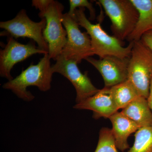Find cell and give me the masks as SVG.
Listing matches in <instances>:
<instances>
[{
	"instance_id": "6da1fadb",
	"label": "cell",
	"mask_w": 152,
	"mask_h": 152,
	"mask_svg": "<svg viewBox=\"0 0 152 152\" xmlns=\"http://www.w3.org/2000/svg\"><path fill=\"white\" fill-rule=\"evenodd\" d=\"M32 6L39 10V16L46 21L43 36L48 45L49 56L56 61L67 41L66 31L63 27L64 6L54 0H33Z\"/></svg>"
},
{
	"instance_id": "7a4b0ae2",
	"label": "cell",
	"mask_w": 152,
	"mask_h": 152,
	"mask_svg": "<svg viewBox=\"0 0 152 152\" xmlns=\"http://www.w3.org/2000/svg\"><path fill=\"white\" fill-rule=\"evenodd\" d=\"M48 54L44 55L37 64H31L16 77L8 81L3 86L5 89L12 91L18 97L26 102L33 100L35 97L27 91L30 86L37 87L46 92L51 86L53 73Z\"/></svg>"
},
{
	"instance_id": "3957f363",
	"label": "cell",
	"mask_w": 152,
	"mask_h": 152,
	"mask_svg": "<svg viewBox=\"0 0 152 152\" xmlns=\"http://www.w3.org/2000/svg\"><path fill=\"white\" fill-rule=\"evenodd\" d=\"M85 12V8H79L75 11V16L79 26L84 28L89 35L94 54L100 58L109 56L129 58L134 42H129L127 47L124 46L122 41L106 32L102 27L101 22L96 24L92 23Z\"/></svg>"
},
{
	"instance_id": "277c9868",
	"label": "cell",
	"mask_w": 152,
	"mask_h": 152,
	"mask_svg": "<svg viewBox=\"0 0 152 152\" xmlns=\"http://www.w3.org/2000/svg\"><path fill=\"white\" fill-rule=\"evenodd\" d=\"M111 21L114 36L121 41L132 33L139 18V12L131 0H99Z\"/></svg>"
},
{
	"instance_id": "5b68a950",
	"label": "cell",
	"mask_w": 152,
	"mask_h": 152,
	"mask_svg": "<svg viewBox=\"0 0 152 152\" xmlns=\"http://www.w3.org/2000/svg\"><path fill=\"white\" fill-rule=\"evenodd\" d=\"M152 79V52L141 41L134 42L128 66V80L140 96L147 99Z\"/></svg>"
},
{
	"instance_id": "8992f818",
	"label": "cell",
	"mask_w": 152,
	"mask_h": 152,
	"mask_svg": "<svg viewBox=\"0 0 152 152\" xmlns=\"http://www.w3.org/2000/svg\"><path fill=\"white\" fill-rule=\"evenodd\" d=\"M62 23L66 31L67 41L60 56L79 64L94 55L90 36L87 32H82L80 29L75 15L64 14Z\"/></svg>"
},
{
	"instance_id": "52a82bcc",
	"label": "cell",
	"mask_w": 152,
	"mask_h": 152,
	"mask_svg": "<svg viewBox=\"0 0 152 152\" xmlns=\"http://www.w3.org/2000/svg\"><path fill=\"white\" fill-rule=\"evenodd\" d=\"M46 26L45 18L41 19L39 22L33 21L28 17L26 11L23 9L14 18L1 22L0 28L4 30L1 32V36H10L15 39L30 38L37 43L39 48L48 52V45L43 36Z\"/></svg>"
},
{
	"instance_id": "ba28073f",
	"label": "cell",
	"mask_w": 152,
	"mask_h": 152,
	"mask_svg": "<svg viewBox=\"0 0 152 152\" xmlns=\"http://www.w3.org/2000/svg\"><path fill=\"white\" fill-rule=\"evenodd\" d=\"M56 63L52 66L53 73H57L68 79L75 87L76 91V103L80 102L96 94L99 89L93 84L88 76L79 69L77 63L73 60H67L59 56Z\"/></svg>"
},
{
	"instance_id": "9c48e42d",
	"label": "cell",
	"mask_w": 152,
	"mask_h": 152,
	"mask_svg": "<svg viewBox=\"0 0 152 152\" xmlns=\"http://www.w3.org/2000/svg\"><path fill=\"white\" fill-rule=\"evenodd\" d=\"M34 41L26 45L20 43L15 38L8 37L7 43L0 51V75L8 80L13 79L11 72L16 64L23 61L37 54H48V52L42 50L37 47Z\"/></svg>"
},
{
	"instance_id": "30bf717a",
	"label": "cell",
	"mask_w": 152,
	"mask_h": 152,
	"mask_svg": "<svg viewBox=\"0 0 152 152\" xmlns=\"http://www.w3.org/2000/svg\"><path fill=\"white\" fill-rule=\"evenodd\" d=\"M129 58L109 56L98 60L89 57L86 60L99 72L104 87L111 88L128 80Z\"/></svg>"
},
{
	"instance_id": "8fae6325",
	"label": "cell",
	"mask_w": 152,
	"mask_h": 152,
	"mask_svg": "<svg viewBox=\"0 0 152 152\" xmlns=\"http://www.w3.org/2000/svg\"><path fill=\"white\" fill-rule=\"evenodd\" d=\"M74 108L92 111L93 118L96 120L101 118L109 119L119 110L112 97L110 88L107 87L100 90L94 96L76 104Z\"/></svg>"
},
{
	"instance_id": "7c38bea8",
	"label": "cell",
	"mask_w": 152,
	"mask_h": 152,
	"mask_svg": "<svg viewBox=\"0 0 152 152\" xmlns=\"http://www.w3.org/2000/svg\"><path fill=\"white\" fill-rule=\"evenodd\" d=\"M109 119L113 126L112 130L117 148L124 152L129 148L128 138L131 134L136 132L140 128L121 112L115 113Z\"/></svg>"
},
{
	"instance_id": "4fadbf2b",
	"label": "cell",
	"mask_w": 152,
	"mask_h": 152,
	"mask_svg": "<svg viewBox=\"0 0 152 152\" xmlns=\"http://www.w3.org/2000/svg\"><path fill=\"white\" fill-rule=\"evenodd\" d=\"M139 12L134 29L127 38L129 42L140 40L144 34L152 31V0H131Z\"/></svg>"
},
{
	"instance_id": "5bb4252c",
	"label": "cell",
	"mask_w": 152,
	"mask_h": 152,
	"mask_svg": "<svg viewBox=\"0 0 152 152\" xmlns=\"http://www.w3.org/2000/svg\"><path fill=\"white\" fill-rule=\"evenodd\" d=\"M140 128L152 127V112L146 98L140 96L121 112Z\"/></svg>"
},
{
	"instance_id": "9a60e30c",
	"label": "cell",
	"mask_w": 152,
	"mask_h": 152,
	"mask_svg": "<svg viewBox=\"0 0 152 152\" xmlns=\"http://www.w3.org/2000/svg\"><path fill=\"white\" fill-rule=\"evenodd\" d=\"M110 91L119 110L124 108L131 102L140 96L134 86L128 80L111 87Z\"/></svg>"
},
{
	"instance_id": "2e32d148",
	"label": "cell",
	"mask_w": 152,
	"mask_h": 152,
	"mask_svg": "<svg viewBox=\"0 0 152 152\" xmlns=\"http://www.w3.org/2000/svg\"><path fill=\"white\" fill-rule=\"evenodd\" d=\"M127 152H152V127L139 129L132 147Z\"/></svg>"
},
{
	"instance_id": "e0dca14e",
	"label": "cell",
	"mask_w": 152,
	"mask_h": 152,
	"mask_svg": "<svg viewBox=\"0 0 152 152\" xmlns=\"http://www.w3.org/2000/svg\"><path fill=\"white\" fill-rule=\"evenodd\" d=\"M112 129L102 128L99 132V142L94 152H118Z\"/></svg>"
},
{
	"instance_id": "ac0fdd59",
	"label": "cell",
	"mask_w": 152,
	"mask_h": 152,
	"mask_svg": "<svg viewBox=\"0 0 152 152\" xmlns=\"http://www.w3.org/2000/svg\"><path fill=\"white\" fill-rule=\"evenodd\" d=\"M69 10L68 13L72 15H75L77 8L86 7L90 12V19L94 20L96 18V12L92 4L88 0H69Z\"/></svg>"
},
{
	"instance_id": "d6986e66",
	"label": "cell",
	"mask_w": 152,
	"mask_h": 152,
	"mask_svg": "<svg viewBox=\"0 0 152 152\" xmlns=\"http://www.w3.org/2000/svg\"><path fill=\"white\" fill-rule=\"evenodd\" d=\"M140 40L146 46L151 50L152 53V31L144 34L142 36Z\"/></svg>"
},
{
	"instance_id": "ffe728a7",
	"label": "cell",
	"mask_w": 152,
	"mask_h": 152,
	"mask_svg": "<svg viewBox=\"0 0 152 152\" xmlns=\"http://www.w3.org/2000/svg\"><path fill=\"white\" fill-rule=\"evenodd\" d=\"M148 103L152 112V79L150 85L149 94L148 97L147 99Z\"/></svg>"
}]
</instances>
